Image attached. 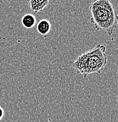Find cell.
<instances>
[{
    "instance_id": "1",
    "label": "cell",
    "mask_w": 118,
    "mask_h": 122,
    "mask_svg": "<svg viewBox=\"0 0 118 122\" xmlns=\"http://www.w3.org/2000/svg\"><path fill=\"white\" fill-rule=\"evenodd\" d=\"M91 22L97 30H105L109 36L114 29L118 28V15L108 0H96L89 6Z\"/></svg>"
},
{
    "instance_id": "2",
    "label": "cell",
    "mask_w": 118,
    "mask_h": 122,
    "mask_svg": "<svg viewBox=\"0 0 118 122\" xmlns=\"http://www.w3.org/2000/svg\"><path fill=\"white\" fill-rule=\"evenodd\" d=\"M106 47L99 44L92 50L79 56L73 63L77 74H81L85 78L93 73H100L107 63Z\"/></svg>"
},
{
    "instance_id": "3",
    "label": "cell",
    "mask_w": 118,
    "mask_h": 122,
    "mask_svg": "<svg viewBox=\"0 0 118 122\" xmlns=\"http://www.w3.org/2000/svg\"><path fill=\"white\" fill-rule=\"evenodd\" d=\"M27 2L30 5L31 10L34 13L41 11L49 3L48 0H29Z\"/></svg>"
},
{
    "instance_id": "4",
    "label": "cell",
    "mask_w": 118,
    "mask_h": 122,
    "mask_svg": "<svg viewBox=\"0 0 118 122\" xmlns=\"http://www.w3.org/2000/svg\"><path fill=\"white\" fill-rule=\"evenodd\" d=\"M38 32L42 35L48 34L51 30V24L47 20H41L38 22L36 27Z\"/></svg>"
},
{
    "instance_id": "5",
    "label": "cell",
    "mask_w": 118,
    "mask_h": 122,
    "mask_svg": "<svg viewBox=\"0 0 118 122\" xmlns=\"http://www.w3.org/2000/svg\"><path fill=\"white\" fill-rule=\"evenodd\" d=\"M36 22V18L31 14H26L24 15L21 19V23L22 25L28 29H31L34 27Z\"/></svg>"
},
{
    "instance_id": "6",
    "label": "cell",
    "mask_w": 118,
    "mask_h": 122,
    "mask_svg": "<svg viewBox=\"0 0 118 122\" xmlns=\"http://www.w3.org/2000/svg\"><path fill=\"white\" fill-rule=\"evenodd\" d=\"M4 116V110L2 107L0 106V120H1V119L3 118Z\"/></svg>"
}]
</instances>
